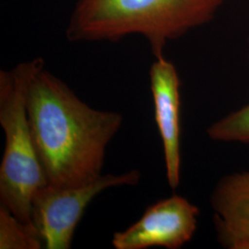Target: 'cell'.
I'll list each match as a JSON object with an SVG mask.
<instances>
[{"label": "cell", "mask_w": 249, "mask_h": 249, "mask_svg": "<svg viewBox=\"0 0 249 249\" xmlns=\"http://www.w3.org/2000/svg\"><path fill=\"white\" fill-rule=\"evenodd\" d=\"M40 249L45 246L36 226L22 222L0 204V249Z\"/></svg>", "instance_id": "cell-8"}, {"label": "cell", "mask_w": 249, "mask_h": 249, "mask_svg": "<svg viewBox=\"0 0 249 249\" xmlns=\"http://www.w3.org/2000/svg\"><path fill=\"white\" fill-rule=\"evenodd\" d=\"M150 83L154 104V115L163 147L166 178L176 189L180 182V86L175 65L156 57L150 70Z\"/></svg>", "instance_id": "cell-6"}, {"label": "cell", "mask_w": 249, "mask_h": 249, "mask_svg": "<svg viewBox=\"0 0 249 249\" xmlns=\"http://www.w3.org/2000/svg\"><path fill=\"white\" fill-rule=\"evenodd\" d=\"M226 0H77L67 28L71 42H115L139 35L156 57L166 43L211 21Z\"/></svg>", "instance_id": "cell-2"}, {"label": "cell", "mask_w": 249, "mask_h": 249, "mask_svg": "<svg viewBox=\"0 0 249 249\" xmlns=\"http://www.w3.org/2000/svg\"></svg>", "instance_id": "cell-10"}, {"label": "cell", "mask_w": 249, "mask_h": 249, "mask_svg": "<svg viewBox=\"0 0 249 249\" xmlns=\"http://www.w3.org/2000/svg\"><path fill=\"white\" fill-rule=\"evenodd\" d=\"M198 214L195 205L174 195L147 208L138 222L114 234L112 244L116 249H180L194 235Z\"/></svg>", "instance_id": "cell-5"}, {"label": "cell", "mask_w": 249, "mask_h": 249, "mask_svg": "<svg viewBox=\"0 0 249 249\" xmlns=\"http://www.w3.org/2000/svg\"><path fill=\"white\" fill-rule=\"evenodd\" d=\"M27 113L47 185L79 187L102 176L107 146L123 124L117 112L82 102L38 58L27 88Z\"/></svg>", "instance_id": "cell-1"}, {"label": "cell", "mask_w": 249, "mask_h": 249, "mask_svg": "<svg viewBox=\"0 0 249 249\" xmlns=\"http://www.w3.org/2000/svg\"><path fill=\"white\" fill-rule=\"evenodd\" d=\"M141 178L140 171L131 170L122 175H102L79 187H42L33 199L32 223L45 249H71L76 227L92 199L107 188L135 186Z\"/></svg>", "instance_id": "cell-4"}, {"label": "cell", "mask_w": 249, "mask_h": 249, "mask_svg": "<svg viewBox=\"0 0 249 249\" xmlns=\"http://www.w3.org/2000/svg\"><path fill=\"white\" fill-rule=\"evenodd\" d=\"M38 58L0 71V124L5 148L0 166V204L19 220L32 223V203L47 185L27 113V88Z\"/></svg>", "instance_id": "cell-3"}, {"label": "cell", "mask_w": 249, "mask_h": 249, "mask_svg": "<svg viewBox=\"0 0 249 249\" xmlns=\"http://www.w3.org/2000/svg\"><path fill=\"white\" fill-rule=\"evenodd\" d=\"M218 239L225 248L249 249V172L222 179L212 196Z\"/></svg>", "instance_id": "cell-7"}, {"label": "cell", "mask_w": 249, "mask_h": 249, "mask_svg": "<svg viewBox=\"0 0 249 249\" xmlns=\"http://www.w3.org/2000/svg\"><path fill=\"white\" fill-rule=\"evenodd\" d=\"M207 133L216 142L249 143V105L212 124Z\"/></svg>", "instance_id": "cell-9"}]
</instances>
